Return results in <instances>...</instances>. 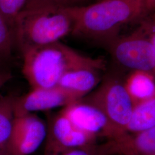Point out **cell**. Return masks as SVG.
Listing matches in <instances>:
<instances>
[{
  "instance_id": "6da1fadb",
  "label": "cell",
  "mask_w": 155,
  "mask_h": 155,
  "mask_svg": "<svg viewBox=\"0 0 155 155\" xmlns=\"http://www.w3.org/2000/svg\"><path fill=\"white\" fill-rule=\"evenodd\" d=\"M69 9L74 21L71 35L104 48L124 26L145 17L140 0H98Z\"/></svg>"
},
{
  "instance_id": "7a4b0ae2",
  "label": "cell",
  "mask_w": 155,
  "mask_h": 155,
  "mask_svg": "<svg viewBox=\"0 0 155 155\" xmlns=\"http://www.w3.org/2000/svg\"><path fill=\"white\" fill-rule=\"evenodd\" d=\"M21 52L22 74L31 89L56 86L67 72L79 67L107 68L104 59L84 55L61 41Z\"/></svg>"
},
{
  "instance_id": "3957f363",
  "label": "cell",
  "mask_w": 155,
  "mask_h": 155,
  "mask_svg": "<svg viewBox=\"0 0 155 155\" xmlns=\"http://www.w3.org/2000/svg\"><path fill=\"white\" fill-rule=\"evenodd\" d=\"M74 25L69 8L45 6L24 9L15 22L16 46L22 52L59 42L71 35Z\"/></svg>"
},
{
  "instance_id": "277c9868",
  "label": "cell",
  "mask_w": 155,
  "mask_h": 155,
  "mask_svg": "<svg viewBox=\"0 0 155 155\" xmlns=\"http://www.w3.org/2000/svg\"><path fill=\"white\" fill-rule=\"evenodd\" d=\"M82 99L102 111L121 137L127 133L134 104L118 72L113 69L107 71L98 86Z\"/></svg>"
},
{
  "instance_id": "5b68a950",
  "label": "cell",
  "mask_w": 155,
  "mask_h": 155,
  "mask_svg": "<svg viewBox=\"0 0 155 155\" xmlns=\"http://www.w3.org/2000/svg\"><path fill=\"white\" fill-rule=\"evenodd\" d=\"M113 64L124 70L155 75V54L150 38L139 25L126 36L120 35L105 47Z\"/></svg>"
},
{
  "instance_id": "8992f818",
  "label": "cell",
  "mask_w": 155,
  "mask_h": 155,
  "mask_svg": "<svg viewBox=\"0 0 155 155\" xmlns=\"http://www.w3.org/2000/svg\"><path fill=\"white\" fill-rule=\"evenodd\" d=\"M97 139L78 129L60 111L50 118L47 127L44 155H63L76 148L97 144Z\"/></svg>"
},
{
  "instance_id": "52a82bcc",
  "label": "cell",
  "mask_w": 155,
  "mask_h": 155,
  "mask_svg": "<svg viewBox=\"0 0 155 155\" xmlns=\"http://www.w3.org/2000/svg\"><path fill=\"white\" fill-rule=\"evenodd\" d=\"M61 112L78 129L97 138L109 141L121 137L104 112L83 99L63 107Z\"/></svg>"
},
{
  "instance_id": "ba28073f",
  "label": "cell",
  "mask_w": 155,
  "mask_h": 155,
  "mask_svg": "<svg viewBox=\"0 0 155 155\" xmlns=\"http://www.w3.org/2000/svg\"><path fill=\"white\" fill-rule=\"evenodd\" d=\"M80 99L58 86L51 87L31 89L20 97L14 99V114L22 115L35 111H48L63 108Z\"/></svg>"
},
{
  "instance_id": "9c48e42d",
  "label": "cell",
  "mask_w": 155,
  "mask_h": 155,
  "mask_svg": "<svg viewBox=\"0 0 155 155\" xmlns=\"http://www.w3.org/2000/svg\"><path fill=\"white\" fill-rule=\"evenodd\" d=\"M47 127L32 113L15 115L12 133L11 155H29L45 141Z\"/></svg>"
},
{
  "instance_id": "30bf717a",
  "label": "cell",
  "mask_w": 155,
  "mask_h": 155,
  "mask_svg": "<svg viewBox=\"0 0 155 155\" xmlns=\"http://www.w3.org/2000/svg\"><path fill=\"white\" fill-rule=\"evenodd\" d=\"M100 145L102 155H155V125Z\"/></svg>"
},
{
  "instance_id": "8fae6325",
  "label": "cell",
  "mask_w": 155,
  "mask_h": 155,
  "mask_svg": "<svg viewBox=\"0 0 155 155\" xmlns=\"http://www.w3.org/2000/svg\"><path fill=\"white\" fill-rule=\"evenodd\" d=\"M104 71L94 67L77 68L67 72L57 86L82 100L98 86L102 78L101 73Z\"/></svg>"
},
{
  "instance_id": "7c38bea8",
  "label": "cell",
  "mask_w": 155,
  "mask_h": 155,
  "mask_svg": "<svg viewBox=\"0 0 155 155\" xmlns=\"http://www.w3.org/2000/svg\"><path fill=\"white\" fill-rule=\"evenodd\" d=\"M125 86L135 106L155 94V75L144 71L130 72Z\"/></svg>"
},
{
  "instance_id": "4fadbf2b",
  "label": "cell",
  "mask_w": 155,
  "mask_h": 155,
  "mask_svg": "<svg viewBox=\"0 0 155 155\" xmlns=\"http://www.w3.org/2000/svg\"><path fill=\"white\" fill-rule=\"evenodd\" d=\"M15 97L0 95V155H11Z\"/></svg>"
},
{
  "instance_id": "5bb4252c",
  "label": "cell",
  "mask_w": 155,
  "mask_h": 155,
  "mask_svg": "<svg viewBox=\"0 0 155 155\" xmlns=\"http://www.w3.org/2000/svg\"><path fill=\"white\" fill-rule=\"evenodd\" d=\"M155 125V94L134 106L127 133H138Z\"/></svg>"
},
{
  "instance_id": "9a60e30c",
  "label": "cell",
  "mask_w": 155,
  "mask_h": 155,
  "mask_svg": "<svg viewBox=\"0 0 155 155\" xmlns=\"http://www.w3.org/2000/svg\"><path fill=\"white\" fill-rule=\"evenodd\" d=\"M15 47V35L0 12V66L10 61Z\"/></svg>"
},
{
  "instance_id": "2e32d148",
  "label": "cell",
  "mask_w": 155,
  "mask_h": 155,
  "mask_svg": "<svg viewBox=\"0 0 155 155\" xmlns=\"http://www.w3.org/2000/svg\"><path fill=\"white\" fill-rule=\"evenodd\" d=\"M27 2L28 0H0V12L5 18L15 37L17 17L25 9Z\"/></svg>"
},
{
  "instance_id": "e0dca14e",
  "label": "cell",
  "mask_w": 155,
  "mask_h": 155,
  "mask_svg": "<svg viewBox=\"0 0 155 155\" xmlns=\"http://www.w3.org/2000/svg\"><path fill=\"white\" fill-rule=\"evenodd\" d=\"M98 0H28L25 9H35L45 6L72 8L89 5Z\"/></svg>"
},
{
  "instance_id": "ac0fdd59",
  "label": "cell",
  "mask_w": 155,
  "mask_h": 155,
  "mask_svg": "<svg viewBox=\"0 0 155 155\" xmlns=\"http://www.w3.org/2000/svg\"><path fill=\"white\" fill-rule=\"evenodd\" d=\"M139 22L152 43L155 54V12L144 17Z\"/></svg>"
},
{
  "instance_id": "d6986e66",
  "label": "cell",
  "mask_w": 155,
  "mask_h": 155,
  "mask_svg": "<svg viewBox=\"0 0 155 155\" xmlns=\"http://www.w3.org/2000/svg\"><path fill=\"white\" fill-rule=\"evenodd\" d=\"M63 155H102L100 145L94 144L70 150Z\"/></svg>"
},
{
  "instance_id": "ffe728a7",
  "label": "cell",
  "mask_w": 155,
  "mask_h": 155,
  "mask_svg": "<svg viewBox=\"0 0 155 155\" xmlns=\"http://www.w3.org/2000/svg\"><path fill=\"white\" fill-rule=\"evenodd\" d=\"M142 4L145 17L155 12V0H140Z\"/></svg>"
},
{
  "instance_id": "44dd1931",
  "label": "cell",
  "mask_w": 155,
  "mask_h": 155,
  "mask_svg": "<svg viewBox=\"0 0 155 155\" xmlns=\"http://www.w3.org/2000/svg\"><path fill=\"white\" fill-rule=\"evenodd\" d=\"M12 78L11 72L0 66V89L8 83Z\"/></svg>"
}]
</instances>
